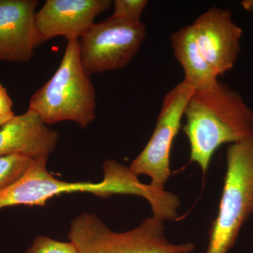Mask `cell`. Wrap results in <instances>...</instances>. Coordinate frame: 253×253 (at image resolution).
<instances>
[{
  "label": "cell",
  "mask_w": 253,
  "mask_h": 253,
  "mask_svg": "<svg viewBox=\"0 0 253 253\" xmlns=\"http://www.w3.org/2000/svg\"><path fill=\"white\" fill-rule=\"evenodd\" d=\"M184 116L190 161L204 172L218 148L253 137L252 109L239 92L219 81L193 91Z\"/></svg>",
  "instance_id": "6da1fadb"
},
{
  "label": "cell",
  "mask_w": 253,
  "mask_h": 253,
  "mask_svg": "<svg viewBox=\"0 0 253 253\" xmlns=\"http://www.w3.org/2000/svg\"><path fill=\"white\" fill-rule=\"evenodd\" d=\"M243 30L229 9L214 7L171 36L173 54L194 90L217 83L231 71L241 52Z\"/></svg>",
  "instance_id": "7a4b0ae2"
},
{
  "label": "cell",
  "mask_w": 253,
  "mask_h": 253,
  "mask_svg": "<svg viewBox=\"0 0 253 253\" xmlns=\"http://www.w3.org/2000/svg\"><path fill=\"white\" fill-rule=\"evenodd\" d=\"M67 42L59 68L31 96L28 109L47 126L71 121L86 128L96 118V91L82 65L78 41Z\"/></svg>",
  "instance_id": "3957f363"
},
{
  "label": "cell",
  "mask_w": 253,
  "mask_h": 253,
  "mask_svg": "<svg viewBox=\"0 0 253 253\" xmlns=\"http://www.w3.org/2000/svg\"><path fill=\"white\" fill-rule=\"evenodd\" d=\"M47 156L36 158L21 179L0 192V209L11 206H44L63 193L89 192L101 197L115 194L140 196L142 184L129 168L116 161H106L104 178L99 183L68 182L51 175L46 169Z\"/></svg>",
  "instance_id": "277c9868"
},
{
  "label": "cell",
  "mask_w": 253,
  "mask_h": 253,
  "mask_svg": "<svg viewBox=\"0 0 253 253\" xmlns=\"http://www.w3.org/2000/svg\"><path fill=\"white\" fill-rule=\"evenodd\" d=\"M253 213V137L226 150V173L206 253H228Z\"/></svg>",
  "instance_id": "5b68a950"
},
{
  "label": "cell",
  "mask_w": 253,
  "mask_h": 253,
  "mask_svg": "<svg viewBox=\"0 0 253 253\" xmlns=\"http://www.w3.org/2000/svg\"><path fill=\"white\" fill-rule=\"evenodd\" d=\"M163 219L153 215L126 232L111 231L92 213L84 212L71 222L68 238L79 253H189L194 244H173L165 233Z\"/></svg>",
  "instance_id": "8992f818"
},
{
  "label": "cell",
  "mask_w": 253,
  "mask_h": 253,
  "mask_svg": "<svg viewBox=\"0 0 253 253\" xmlns=\"http://www.w3.org/2000/svg\"><path fill=\"white\" fill-rule=\"evenodd\" d=\"M146 36L142 22L111 16L94 23L78 41L83 68L91 76L126 67L137 54Z\"/></svg>",
  "instance_id": "52a82bcc"
},
{
  "label": "cell",
  "mask_w": 253,
  "mask_h": 253,
  "mask_svg": "<svg viewBox=\"0 0 253 253\" xmlns=\"http://www.w3.org/2000/svg\"><path fill=\"white\" fill-rule=\"evenodd\" d=\"M194 91L182 81L166 94L151 139L129 166L136 176H149V186L156 191H165L170 176L171 148L181 128L186 104Z\"/></svg>",
  "instance_id": "ba28073f"
},
{
  "label": "cell",
  "mask_w": 253,
  "mask_h": 253,
  "mask_svg": "<svg viewBox=\"0 0 253 253\" xmlns=\"http://www.w3.org/2000/svg\"><path fill=\"white\" fill-rule=\"evenodd\" d=\"M111 4L110 0H47L36 14L38 46L59 36L79 41Z\"/></svg>",
  "instance_id": "9c48e42d"
},
{
  "label": "cell",
  "mask_w": 253,
  "mask_h": 253,
  "mask_svg": "<svg viewBox=\"0 0 253 253\" xmlns=\"http://www.w3.org/2000/svg\"><path fill=\"white\" fill-rule=\"evenodd\" d=\"M37 0H0V61L28 62L38 47Z\"/></svg>",
  "instance_id": "30bf717a"
},
{
  "label": "cell",
  "mask_w": 253,
  "mask_h": 253,
  "mask_svg": "<svg viewBox=\"0 0 253 253\" xmlns=\"http://www.w3.org/2000/svg\"><path fill=\"white\" fill-rule=\"evenodd\" d=\"M58 139L57 131L49 128L38 113L28 109L0 126V157L12 154L33 159L49 157Z\"/></svg>",
  "instance_id": "8fae6325"
},
{
  "label": "cell",
  "mask_w": 253,
  "mask_h": 253,
  "mask_svg": "<svg viewBox=\"0 0 253 253\" xmlns=\"http://www.w3.org/2000/svg\"><path fill=\"white\" fill-rule=\"evenodd\" d=\"M34 159L21 154L0 157V192L12 186L23 176Z\"/></svg>",
  "instance_id": "7c38bea8"
},
{
  "label": "cell",
  "mask_w": 253,
  "mask_h": 253,
  "mask_svg": "<svg viewBox=\"0 0 253 253\" xmlns=\"http://www.w3.org/2000/svg\"><path fill=\"white\" fill-rule=\"evenodd\" d=\"M147 4L146 0H116L112 16L131 22H141V16Z\"/></svg>",
  "instance_id": "4fadbf2b"
},
{
  "label": "cell",
  "mask_w": 253,
  "mask_h": 253,
  "mask_svg": "<svg viewBox=\"0 0 253 253\" xmlns=\"http://www.w3.org/2000/svg\"><path fill=\"white\" fill-rule=\"evenodd\" d=\"M26 253H79L71 241L61 242L44 236H39L33 241Z\"/></svg>",
  "instance_id": "5bb4252c"
},
{
  "label": "cell",
  "mask_w": 253,
  "mask_h": 253,
  "mask_svg": "<svg viewBox=\"0 0 253 253\" xmlns=\"http://www.w3.org/2000/svg\"><path fill=\"white\" fill-rule=\"evenodd\" d=\"M13 102L6 88L0 83V120L9 121L15 116Z\"/></svg>",
  "instance_id": "9a60e30c"
},
{
  "label": "cell",
  "mask_w": 253,
  "mask_h": 253,
  "mask_svg": "<svg viewBox=\"0 0 253 253\" xmlns=\"http://www.w3.org/2000/svg\"><path fill=\"white\" fill-rule=\"evenodd\" d=\"M241 4L246 11H253V0H244L241 1Z\"/></svg>",
  "instance_id": "2e32d148"
},
{
  "label": "cell",
  "mask_w": 253,
  "mask_h": 253,
  "mask_svg": "<svg viewBox=\"0 0 253 253\" xmlns=\"http://www.w3.org/2000/svg\"><path fill=\"white\" fill-rule=\"evenodd\" d=\"M7 121H4V120H0V126H3V125H4L5 123L7 122Z\"/></svg>",
  "instance_id": "e0dca14e"
}]
</instances>
